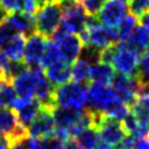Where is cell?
I'll return each instance as SVG.
<instances>
[{
    "instance_id": "cell-23",
    "label": "cell",
    "mask_w": 149,
    "mask_h": 149,
    "mask_svg": "<svg viewBox=\"0 0 149 149\" xmlns=\"http://www.w3.org/2000/svg\"><path fill=\"white\" fill-rule=\"evenodd\" d=\"M63 141L64 139H61L56 134L43 138H35L29 136L26 138V144L30 149H58Z\"/></svg>"
},
{
    "instance_id": "cell-14",
    "label": "cell",
    "mask_w": 149,
    "mask_h": 149,
    "mask_svg": "<svg viewBox=\"0 0 149 149\" xmlns=\"http://www.w3.org/2000/svg\"><path fill=\"white\" fill-rule=\"evenodd\" d=\"M47 41L48 40H46V37L41 36L37 32H33L32 35H30L27 37L26 46H25V52H24V58H22L24 63L27 67L33 68V67L41 65Z\"/></svg>"
},
{
    "instance_id": "cell-33",
    "label": "cell",
    "mask_w": 149,
    "mask_h": 149,
    "mask_svg": "<svg viewBox=\"0 0 149 149\" xmlns=\"http://www.w3.org/2000/svg\"><path fill=\"white\" fill-rule=\"evenodd\" d=\"M40 5H41L40 0H25V1H24V8H22V13L35 16V15L37 14V11L40 10V8H41Z\"/></svg>"
},
{
    "instance_id": "cell-11",
    "label": "cell",
    "mask_w": 149,
    "mask_h": 149,
    "mask_svg": "<svg viewBox=\"0 0 149 149\" xmlns=\"http://www.w3.org/2000/svg\"><path fill=\"white\" fill-rule=\"evenodd\" d=\"M111 85H112L116 95L127 106H130V109L139 97L143 89V83H141L138 77H126L121 75V74L115 77Z\"/></svg>"
},
{
    "instance_id": "cell-34",
    "label": "cell",
    "mask_w": 149,
    "mask_h": 149,
    "mask_svg": "<svg viewBox=\"0 0 149 149\" xmlns=\"http://www.w3.org/2000/svg\"><path fill=\"white\" fill-rule=\"evenodd\" d=\"M58 149H81V147L79 146V143L77 142L75 138H67L62 142V144L59 146Z\"/></svg>"
},
{
    "instance_id": "cell-32",
    "label": "cell",
    "mask_w": 149,
    "mask_h": 149,
    "mask_svg": "<svg viewBox=\"0 0 149 149\" xmlns=\"http://www.w3.org/2000/svg\"><path fill=\"white\" fill-rule=\"evenodd\" d=\"M25 0H0V6H1L8 14L22 11Z\"/></svg>"
},
{
    "instance_id": "cell-25",
    "label": "cell",
    "mask_w": 149,
    "mask_h": 149,
    "mask_svg": "<svg viewBox=\"0 0 149 149\" xmlns=\"http://www.w3.org/2000/svg\"><path fill=\"white\" fill-rule=\"evenodd\" d=\"M90 68H91V63L88 62L84 58H79L73 63L72 67V79L73 81L77 83H84L88 81L90 79Z\"/></svg>"
},
{
    "instance_id": "cell-19",
    "label": "cell",
    "mask_w": 149,
    "mask_h": 149,
    "mask_svg": "<svg viewBox=\"0 0 149 149\" xmlns=\"http://www.w3.org/2000/svg\"><path fill=\"white\" fill-rule=\"evenodd\" d=\"M115 69L109 63L96 62L91 64L90 68V79L93 83L96 84H106L109 85L115 79Z\"/></svg>"
},
{
    "instance_id": "cell-28",
    "label": "cell",
    "mask_w": 149,
    "mask_h": 149,
    "mask_svg": "<svg viewBox=\"0 0 149 149\" xmlns=\"http://www.w3.org/2000/svg\"><path fill=\"white\" fill-rule=\"evenodd\" d=\"M128 9L133 16L141 19L143 15L149 13V0H130Z\"/></svg>"
},
{
    "instance_id": "cell-2",
    "label": "cell",
    "mask_w": 149,
    "mask_h": 149,
    "mask_svg": "<svg viewBox=\"0 0 149 149\" xmlns=\"http://www.w3.org/2000/svg\"><path fill=\"white\" fill-rule=\"evenodd\" d=\"M88 100V86L84 83L68 81L57 86L53 95V104L56 107L84 110Z\"/></svg>"
},
{
    "instance_id": "cell-38",
    "label": "cell",
    "mask_w": 149,
    "mask_h": 149,
    "mask_svg": "<svg viewBox=\"0 0 149 149\" xmlns=\"http://www.w3.org/2000/svg\"><path fill=\"white\" fill-rule=\"evenodd\" d=\"M9 148H10V142L8 141V138L0 136V149H9Z\"/></svg>"
},
{
    "instance_id": "cell-26",
    "label": "cell",
    "mask_w": 149,
    "mask_h": 149,
    "mask_svg": "<svg viewBox=\"0 0 149 149\" xmlns=\"http://www.w3.org/2000/svg\"><path fill=\"white\" fill-rule=\"evenodd\" d=\"M63 61L62 59V56H61V52H59V48H58L57 43L53 40H48L47 41V45H46V49H45V53H43V58H42V62H41V68L42 69H46L56 63Z\"/></svg>"
},
{
    "instance_id": "cell-17",
    "label": "cell",
    "mask_w": 149,
    "mask_h": 149,
    "mask_svg": "<svg viewBox=\"0 0 149 149\" xmlns=\"http://www.w3.org/2000/svg\"><path fill=\"white\" fill-rule=\"evenodd\" d=\"M6 22L19 33L22 35H32L35 31V16L22 11L9 14L6 17Z\"/></svg>"
},
{
    "instance_id": "cell-37",
    "label": "cell",
    "mask_w": 149,
    "mask_h": 149,
    "mask_svg": "<svg viewBox=\"0 0 149 149\" xmlns=\"http://www.w3.org/2000/svg\"><path fill=\"white\" fill-rule=\"evenodd\" d=\"M26 141H22V142H19V143H15V144H11L9 149H30L27 144H25Z\"/></svg>"
},
{
    "instance_id": "cell-3",
    "label": "cell",
    "mask_w": 149,
    "mask_h": 149,
    "mask_svg": "<svg viewBox=\"0 0 149 149\" xmlns=\"http://www.w3.org/2000/svg\"><path fill=\"white\" fill-rule=\"evenodd\" d=\"M61 3H46L40 8L35 17V32L49 38L53 37L62 24Z\"/></svg>"
},
{
    "instance_id": "cell-29",
    "label": "cell",
    "mask_w": 149,
    "mask_h": 149,
    "mask_svg": "<svg viewBox=\"0 0 149 149\" xmlns=\"http://www.w3.org/2000/svg\"><path fill=\"white\" fill-rule=\"evenodd\" d=\"M137 77L141 80V83L149 85V52H144L141 56Z\"/></svg>"
},
{
    "instance_id": "cell-7",
    "label": "cell",
    "mask_w": 149,
    "mask_h": 149,
    "mask_svg": "<svg viewBox=\"0 0 149 149\" xmlns=\"http://www.w3.org/2000/svg\"><path fill=\"white\" fill-rule=\"evenodd\" d=\"M45 75V70L41 67H27L22 73H20L17 77H15L11 80L15 90H16L17 96L35 99L36 90Z\"/></svg>"
},
{
    "instance_id": "cell-4",
    "label": "cell",
    "mask_w": 149,
    "mask_h": 149,
    "mask_svg": "<svg viewBox=\"0 0 149 149\" xmlns=\"http://www.w3.org/2000/svg\"><path fill=\"white\" fill-rule=\"evenodd\" d=\"M62 24L59 30L67 33L81 35L86 27L89 15L78 0H62Z\"/></svg>"
},
{
    "instance_id": "cell-36",
    "label": "cell",
    "mask_w": 149,
    "mask_h": 149,
    "mask_svg": "<svg viewBox=\"0 0 149 149\" xmlns=\"http://www.w3.org/2000/svg\"><path fill=\"white\" fill-rule=\"evenodd\" d=\"M134 149H149V134L136 139Z\"/></svg>"
},
{
    "instance_id": "cell-41",
    "label": "cell",
    "mask_w": 149,
    "mask_h": 149,
    "mask_svg": "<svg viewBox=\"0 0 149 149\" xmlns=\"http://www.w3.org/2000/svg\"><path fill=\"white\" fill-rule=\"evenodd\" d=\"M120 1H122V3H126V4H127V3L130 1V0H120Z\"/></svg>"
},
{
    "instance_id": "cell-24",
    "label": "cell",
    "mask_w": 149,
    "mask_h": 149,
    "mask_svg": "<svg viewBox=\"0 0 149 149\" xmlns=\"http://www.w3.org/2000/svg\"><path fill=\"white\" fill-rule=\"evenodd\" d=\"M75 139L81 149H96L100 146V138L95 127L85 128L75 137Z\"/></svg>"
},
{
    "instance_id": "cell-27",
    "label": "cell",
    "mask_w": 149,
    "mask_h": 149,
    "mask_svg": "<svg viewBox=\"0 0 149 149\" xmlns=\"http://www.w3.org/2000/svg\"><path fill=\"white\" fill-rule=\"evenodd\" d=\"M138 26V20L136 16L133 15H127V16L123 19V21L118 25L117 29V32H118V38L120 42H123L126 40H128V37L132 35V32L134 31V29Z\"/></svg>"
},
{
    "instance_id": "cell-31",
    "label": "cell",
    "mask_w": 149,
    "mask_h": 149,
    "mask_svg": "<svg viewBox=\"0 0 149 149\" xmlns=\"http://www.w3.org/2000/svg\"><path fill=\"white\" fill-rule=\"evenodd\" d=\"M16 33H19V32H16L6 21H4L3 24H0V47L3 48V47L6 45Z\"/></svg>"
},
{
    "instance_id": "cell-35",
    "label": "cell",
    "mask_w": 149,
    "mask_h": 149,
    "mask_svg": "<svg viewBox=\"0 0 149 149\" xmlns=\"http://www.w3.org/2000/svg\"><path fill=\"white\" fill-rule=\"evenodd\" d=\"M9 59L6 54L4 53L3 48L0 47V79H5V70H6Z\"/></svg>"
},
{
    "instance_id": "cell-40",
    "label": "cell",
    "mask_w": 149,
    "mask_h": 149,
    "mask_svg": "<svg viewBox=\"0 0 149 149\" xmlns=\"http://www.w3.org/2000/svg\"><path fill=\"white\" fill-rule=\"evenodd\" d=\"M42 4H46V3H61L62 0H40Z\"/></svg>"
},
{
    "instance_id": "cell-18",
    "label": "cell",
    "mask_w": 149,
    "mask_h": 149,
    "mask_svg": "<svg viewBox=\"0 0 149 149\" xmlns=\"http://www.w3.org/2000/svg\"><path fill=\"white\" fill-rule=\"evenodd\" d=\"M125 43L130 47L132 51H134L137 54L142 56L147 51V47L149 43V30L144 26L138 25L128 37V40L123 41Z\"/></svg>"
},
{
    "instance_id": "cell-30",
    "label": "cell",
    "mask_w": 149,
    "mask_h": 149,
    "mask_svg": "<svg viewBox=\"0 0 149 149\" xmlns=\"http://www.w3.org/2000/svg\"><path fill=\"white\" fill-rule=\"evenodd\" d=\"M89 16H97L106 0H78Z\"/></svg>"
},
{
    "instance_id": "cell-21",
    "label": "cell",
    "mask_w": 149,
    "mask_h": 149,
    "mask_svg": "<svg viewBox=\"0 0 149 149\" xmlns=\"http://www.w3.org/2000/svg\"><path fill=\"white\" fill-rule=\"evenodd\" d=\"M17 97L19 96L11 80L0 79V109L13 107Z\"/></svg>"
},
{
    "instance_id": "cell-16",
    "label": "cell",
    "mask_w": 149,
    "mask_h": 149,
    "mask_svg": "<svg viewBox=\"0 0 149 149\" xmlns=\"http://www.w3.org/2000/svg\"><path fill=\"white\" fill-rule=\"evenodd\" d=\"M45 74L49 83L54 86H61V85L68 83L72 78V68L70 64L67 62L61 61L45 69Z\"/></svg>"
},
{
    "instance_id": "cell-8",
    "label": "cell",
    "mask_w": 149,
    "mask_h": 149,
    "mask_svg": "<svg viewBox=\"0 0 149 149\" xmlns=\"http://www.w3.org/2000/svg\"><path fill=\"white\" fill-rule=\"evenodd\" d=\"M0 136L8 138L10 146L29 137L27 130L20 125L16 112L11 109H0Z\"/></svg>"
},
{
    "instance_id": "cell-6",
    "label": "cell",
    "mask_w": 149,
    "mask_h": 149,
    "mask_svg": "<svg viewBox=\"0 0 149 149\" xmlns=\"http://www.w3.org/2000/svg\"><path fill=\"white\" fill-rule=\"evenodd\" d=\"M139 59L141 56L137 54L134 51H132L125 42H118V43L113 45L112 58H111L110 64L121 75L137 77Z\"/></svg>"
},
{
    "instance_id": "cell-10",
    "label": "cell",
    "mask_w": 149,
    "mask_h": 149,
    "mask_svg": "<svg viewBox=\"0 0 149 149\" xmlns=\"http://www.w3.org/2000/svg\"><path fill=\"white\" fill-rule=\"evenodd\" d=\"M117 97L112 86L106 84L93 83L88 86V110L96 113H104L110 104Z\"/></svg>"
},
{
    "instance_id": "cell-42",
    "label": "cell",
    "mask_w": 149,
    "mask_h": 149,
    "mask_svg": "<svg viewBox=\"0 0 149 149\" xmlns=\"http://www.w3.org/2000/svg\"><path fill=\"white\" fill-rule=\"evenodd\" d=\"M146 52H149V43H148V47H147V51Z\"/></svg>"
},
{
    "instance_id": "cell-9",
    "label": "cell",
    "mask_w": 149,
    "mask_h": 149,
    "mask_svg": "<svg viewBox=\"0 0 149 149\" xmlns=\"http://www.w3.org/2000/svg\"><path fill=\"white\" fill-rule=\"evenodd\" d=\"M52 38L59 48L62 59L67 62L68 64H72L80 58L84 43L79 35L67 33L62 30H58Z\"/></svg>"
},
{
    "instance_id": "cell-12",
    "label": "cell",
    "mask_w": 149,
    "mask_h": 149,
    "mask_svg": "<svg viewBox=\"0 0 149 149\" xmlns=\"http://www.w3.org/2000/svg\"><path fill=\"white\" fill-rule=\"evenodd\" d=\"M54 106H42L38 115L27 128L29 136L35 138H43L53 136L56 132V122L53 116Z\"/></svg>"
},
{
    "instance_id": "cell-1",
    "label": "cell",
    "mask_w": 149,
    "mask_h": 149,
    "mask_svg": "<svg viewBox=\"0 0 149 149\" xmlns=\"http://www.w3.org/2000/svg\"><path fill=\"white\" fill-rule=\"evenodd\" d=\"M84 46H90L96 49H104L120 42L117 29L109 27L97 19V16H89L86 27L80 35Z\"/></svg>"
},
{
    "instance_id": "cell-13",
    "label": "cell",
    "mask_w": 149,
    "mask_h": 149,
    "mask_svg": "<svg viewBox=\"0 0 149 149\" xmlns=\"http://www.w3.org/2000/svg\"><path fill=\"white\" fill-rule=\"evenodd\" d=\"M127 9H128L127 4L120 1V0H106V3L97 15V19L104 25L116 29L128 15Z\"/></svg>"
},
{
    "instance_id": "cell-22",
    "label": "cell",
    "mask_w": 149,
    "mask_h": 149,
    "mask_svg": "<svg viewBox=\"0 0 149 149\" xmlns=\"http://www.w3.org/2000/svg\"><path fill=\"white\" fill-rule=\"evenodd\" d=\"M131 112L143 126L148 127L149 122V94H141L136 102L131 106Z\"/></svg>"
},
{
    "instance_id": "cell-20",
    "label": "cell",
    "mask_w": 149,
    "mask_h": 149,
    "mask_svg": "<svg viewBox=\"0 0 149 149\" xmlns=\"http://www.w3.org/2000/svg\"><path fill=\"white\" fill-rule=\"evenodd\" d=\"M25 46H26L25 35L16 33L3 47V51L6 54L9 61H22Z\"/></svg>"
},
{
    "instance_id": "cell-43",
    "label": "cell",
    "mask_w": 149,
    "mask_h": 149,
    "mask_svg": "<svg viewBox=\"0 0 149 149\" xmlns=\"http://www.w3.org/2000/svg\"><path fill=\"white\" fill-rule=\"evenodd\" d=\"M148 128H149V122H148Z\"/></svg>"
},
{
    "instance_id": "cell-39",
    "label": "cell",
    "mask_w": 149,
    "mask_h": 149,
    "mask_svg": "<svg viewBox=\"0 0 149 149\" xmlns=\"http://www.w3.org/2000/svg\"><path fill=\"white\" fill-rule=\"evenodd\" d=\"M139 20H141V25L144 26L146 29L149 30V13H147L146 15H143V16Z\"/></svg>"
},
{
    "instance_id": "cell-5",
    "label": "cell",
    "mask_w": 149,
    "mask_h": 149,
    "mask_svg": "<svg viewBox=\"0 0 149 149\" xmlns=\"http://www.w3.org/2000/svg\"><path fill=\"white\" fill-rule=\"evenodd\" d=\"M94 127L97 131L100 143L110 148H116L127 137L121 121L105 116L104 113L94 112Z\"/></svg>"
},
{
    "instance_id": "cell-15",
    "label": "cell",
    "mask_w": 149,
    "mask_h": 149,
    "mask_svg": "<svg viewBox=\"0 0 149 149\" xmlns=\"http://www.w3.org/2000/svg\"><path fill=\"white\" fill-rule=\"evenodd\" d=\"M14 111L16 112L20 125L26 130L33 122L36 116L42 109V104L33 97H17L14 104Z\"/></svg>"
}]
</instances>
